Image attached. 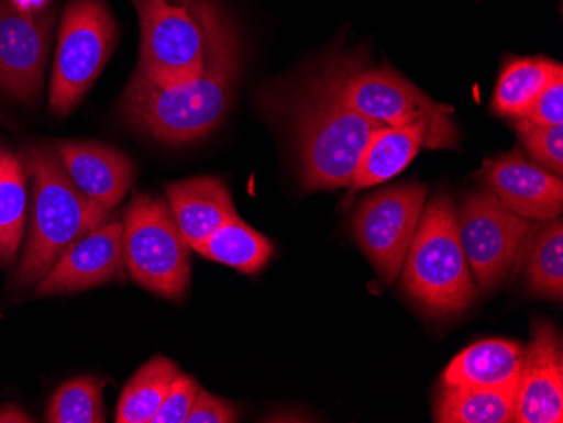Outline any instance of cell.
<instances>
[{"label": "cell", "mask_w": 563, "mask_h": 423, "mask_svg": "<svg viewBox=\"0 0 563 423\" xmlns=\"http://www.w3.org/2000/svg\"><path fill=\"white\" fill-rule=\"evenodd\" d=\"M199 391L198 383L191 377L179 372L152 423H186Z\"/></svg>", "instance_id": "obj_27"}, {"label": "cell", "mask_w": 563, "mask_h": 423, "mask_svg": "<svg viewBox=\"0 0 563 423\" xmlns=\"http://www.w3.org/2000/svg\"><path fill=\"white\" fill-rule=\"evenodd\" d=\"M528 286L537 296L562 301L563 297V223L560 218L547 221L528 236Z\"/></svg>", "instance_id": "obj_24"}, {"label": "cell", "mask_w": 563, "mask_h": 423, "mask_svg": "<svg viewBox=\"0 0 563 423\" xmlns=\"http://www.w3.org/2000/svg\"><path fill=\"white\" fill-rule=\"evenodd\" d=\"M24 423L34 422L33 416L27 415L21 407L18 405H5L4 409H0V423Z\"/></svg>", "instance_id": "obj_30"}, {"label": "cell", "mask_w": 563, "mask_h": 423, "mask_svg": "<svg viewBox=\"0 0 563 423\" xmlns=\"http://www.w3.org/2000/svg\"><path fill=\"white\" fill-rule=\"evenodd\" d=\"M103 381L97 378H76L63 385L47 407L46 420L51 423L106 422L103 410Z\"/></svg>", "instance_id": "obj_25"}, {"label": "cell", "mask_w": 563, "mask_h": 423, "mask_svg": "<svg viewBox=\"0 0 563 423\" xmlns=\"http://www.w3.org/2000/svg\"><path fill=\"white\" fill-rule=\"evenodd\" d=\"M427 188L398 185L365 199L353 216V232L368 260L387 283L401 271L426 208Z\"/></svg>", "instance_id": "obj_10"}, {"label": "cell", "mask_w": 563, "mask_h": 423, "mask_svg": "<svg viewBox=\"0 0 563 423\" xmlns=\"http://www.w3.org/2000/svg\"><path fill=\"white\" fill-rule=\"evenodd\" d=\"M520 120L531 125H563V78L552 81Z\"/></svg>", "instance_id": "obj_28"}, {"label": "cell", "mask_w": 563, "mask_h": 423, "mask_svg": "<svg viewBox=\"0 0 563 423\" xmlns=\"http://www.w3.org/2000/svg\"><path fill=\"white\" fill-rule=\"evenodd\" d=\"M242 71V49L233 27L208 56L198 77L156 84L135 75L123 93V116L166 144L199 141L220 125L232 105Z\"/></svg>", "instance_id": "obj_1"}, {"label": "cell", "mask_w": 563, "mask_h": 423, "mask_svg": "<svg viewBox=\"0 0 563 423\" xmlns=\"http://www.w3.org/2000/svg\"><path fill=\"white\" fill-rule=\"evenodd\" d=\"M322 73L338 97L360 115L379 125H420L426 129L430 151L457 147L461 134L452 122L451 109L433 102L394 68L336 63Z\"/></svg>", "instance_id": "obj_6"}, {"label": "cell", "mask_w": 563, "mask_h": 423, "mask_svg": "<svg viewBox=\"0 0 563 423\" xmlns=\"http://www.w3.org/2000/svg\"><path fill=\"white\" fill-rule=\"evenodd\" d=\"M12 4L21 9V11L34 12L36 9L43 8L46 4V0H12Z\"/></svg>", "instance_id": "obj_31"}, {"label": "cell", "mask_w": 563, "mask_h": 423, "mask_svg": "<svg viewBox=\"0 0 563 423\" xmlns=\"http://www.w3.org/2000/svg\"><path fill=\"white\" fill-rule=\"evenodd\" d=\"M170 214L191 248L210 238L218 229L239 216L227 185L221 179H186L167 186Z\"/></svg>", "instance_id": "obj_16"}, {"label": "cell", "mask_w": 563, "mask_h": 423, "mask_svg": "<svg viewBox=\"0 0 563 423\" xmlns=\"http://www.w3.org/2000/svg\"><path fill=\"white\" fill-rule=\"evenodd\" d=\"M302 188H350L363 151L379 123L360 115L338 97L324 73L306 85L296 105Z\"/></svg>", "instance_id": "obj_3"}, {"label": "cell", "mask_w": 563, "mask_h": 423, "mask_svg": "<svg viewBox=\"0 0 563 423\" xmlns=\"http://www.w3.org/2000/svg\"><path fill=\"white\" fill-rule=\"evenodd\" d=\"M401 283L429 314H459L476 299V283L459 242L451 196L438 194L423 208L405 257Z\"/></svg>", "instance_id": "obj_5"}, {"label": "cell", "mask_w": 563, "mask_h": 423, "mask_svg": "<svg viewBox=\"0 0 563 423\" xmlns=\"http://www.w3.org/2000/svg\"><path fill=\"white\" fill-rule=\"evenodd\" d=\"M189 248L163 199H134L123 218V261L139 286L179 301L191 280Z\"/></svg>", "instance_id": "obj_7"}, {"label": "cell", "mask_w": 563, "mask_h": 423, "mask_svg": "<svg viewBox=\"0 0 563 423\" xmlns=\"http://www.w3.org/2000/svg\"><path fill=\"white\" fill-rule=\"evenodd\" d=\"M195 251L208 260L236 268L242 274H257L271 260L274 245L267 236L236 216L196 246Z\"/></svg>", "instance_id": "obj_21"}, {"label": "cell", "mask_w": 563, "mask_h": 423, "mask_svg": "<svg viewBox=\"0 0 563 423\" xmlns=\"http://www.w3.org/2000/svg\"><path fill=\"white\" fill-rule=\"evenodd\" d=\"M426 129L420 125H383L373 132L354 170L351 191L390 181L426 147Z\"/></svg>", "instance_id": "obj_18"}, {"label": "cell", "mask_w": 563, "mask_h": 423, "mask_svg": "<svg viewBox=\"0 0 563 423\" xmlns=\"http://www.w3.org/2000/svg\"><path fill=\"white\" fill-rule=\"evenodd\" d=\"M27 218V186L21 160L0 153V265L9 268L18 258Z\"/></svg>", "instance_id": "obj_23"}, {"label": "cell", "mask_w": 563, "mask_h": 423, "mask_svg": "<svg viewBox=\"0 0 563 423\" xmlns=\"http://www.w3.org/2000/svg\"><path fill=\"white\" fill-rule=\"evenodd\" d=\"M523 359L525 347L515 341H479L449 363L442 387L518 388Z\"/></svg>", "instance_id": "obj_17"}, {"label": "cell", "mask_w": 563, "mask_h": 423, "mask_svg": "<svg viewBox=\"0 0 563 423\" xmlns=\"http://www.w3.org/2000/svg\"><path fill=\"white\" fill-rule=\"evenodd\" d=\"M22 166L31 181V218L27 243L15 270V289L40 282L69 246L109 218L76 189L47 145H27Z\"/></svg>", "instance_id": "obj_2"}, {"label": "cell", "mask_w": 563, "mask_h": 423, "mask_svg": "<svg viewBox=\"0 0 563 423\" xmlns=\"http://www.w3.org/2000/svg\"><path fill=\"white\" fill-rule=\"evenodd\" d=\"M179 372L181 371L176 363L163 356H156L145 363L123 388L117 407V422H154V416L159 412L164 398Z\"/></svg>", "instance_id": "obj_22"}, {"label": "cell", "mask_w": 563, "mask_h": 423, "mask_svg": "<svg viewBox=\"0 0 563 423\" xmlns=\"http://www.w3.org/2000/svg\"><path fill=\"white\" fill-rule=\"evenodd\" d=\"M457 235L481 292L503 286L523 255L533 221L514 213L488 189L474 192L455 210Z\"/></svg>", "instance_id": "obj_9"}, {"label": "cell", "mask_w": 563, "mask_h": 423, "mask_svg": "<svg viewBox=\"0 0 563 423\" xmlns=\"http://www.w3.org/2000/svg\"><path fill=\"white\" fill-rule=\"evenodd\" d=\"M518 388L442 387L433 419L439 423L515 422Z\"/></svg>", "instance_id": "obj_20"}, {"label": "cell", "mask_w": 563, "mask_h": 423, "mask_svg": "<svg viewBox=\"0 0 563 423\" xmlns=\"http://www.w3.org/2000/svg\"><path fill=\"white\" fill-rule=\"evenodd\" d=\"M141 21L135 75L156 84L198 77L211 49L233 30L211 0H132Z\"/></svg>", "instance_id": "obj_4"}, {"label": "cell", "mask_w": 563, "mask_h": 423, "mask_svg": "<svg viewBox=\"0 0 563 423\" xmlns=\"http://www.w3.org/2000/svg\"><path fill=\"white\" fill-rule=\"evenodd\" d=\"M239 416L233 403L201 390L186 423H233Z\"/></svg>", "instance_id": "obj_29"}, {"label": "cell", "mask_w": 563, "mask_h": 423, "mask_svg": "<svg viewBox=\"0 0 563 423\" xmlns=\"http://www.w3.org/2000/svg\"><path fill=\"white\" fill-rule=\"evenodd\" d=\"M53 21V12H24L0 0V90L19 102H34L43 87Z\"/></svg>", "instance_id": "obj_11"}, {"label": "cell", "mask_w": 563, "mask_h": 423, "mask_svg": "<svg viewBox=\"0 0 563 423\" xmlns=\"http://www.w3.org/2000/svg\"><path fill=\"white\" fill-rule=\"evenodd\" d=\"M117 41V24L101 0H73L59 27L49 107L71 112L106 68Z\"/></svg>", "instance_id": "obj_8"}, {"label": "cell", "mask_w": 563, "mask_h": 423, "mask_svg": "<svg viewBox=\"0 0 563 423\" xmlns=\"http://www.w3.org/2000/svg\"><path fill=\"white\" fill-rule=\"evenodd\" d=\"M479 176L506 208L527 220L547 223L562 216V176L531 163L518 148L486 160Z\"/></svg>", "instance_id": "obj_12"}, {"label": "cell", "mask_w": 563, "mask_h": 423, "mask_svg": "<svg viewBox=\"0 0 563 423\" xmlns=\"http://www.w3.org/2000/svg\"><path fill=\"white\" fill-rule=\"evenodd\" d=\"M55 153L76 189L106 213L122 203L134 181L131 159L117 148L93 142H59Z\"/></svg>", "instance_id": "obj_15"}, {"label": "cell", "mask_w": 563, "mask_h": 423, "mask_svg": "<svg viewBox=\"0 0 563 423\" xmlns=\"http://www.w3.org/2000/svg\"><path fill=\"white\" fill-rule=\"evenodd\" d=\"M517 423L563 422V356L555 327L534 324L518 381Z\"/></svg>", "instance_id": "obj_14"}, {"label": "cell", "mask_w": 563, "mask_h": 423, "mask_svg": "<svg viewBox=\"0 0 563 423\" xmlns=\"http://www.w3.org/2000/svg\"><path fill=\"white\" fill-rule=\"evenodd\" d=\"M559 78H563V66L545 56L508 59L493 94V112L509 120L520 119L537 97Z\"/></svg>", "instance_id": "obj_19"}, {"label": "cell", "mask_w": 563, "mask_h": 423, "mask_svg": "<svg viewBox=\"0 0 563 423\" xmlns=\"http://www.w3.org/2000/svg\"><path fill=\"white\" fill-rule=\"evenodd\" d=\"M123 223L106 220L69 246L37 282L36 296L80 292L123 277Z\"/></svg>", "instance_id": "obj_13"}, {"label": "cell", "mask_w": 563, "mask_h": 423, "mask_svg": "<svg viewBox=\"0 0 563 423\" xmlns=\"http://www.w3.org/2000/svg\"><path fill=\"white\" fill-rule=\"evenodd\" d=\"M517 131L531 163L562 176L563 172V125H531L523 120H509Z\"/></svg>", "instance_id": "obj_26"}]
</instances>
